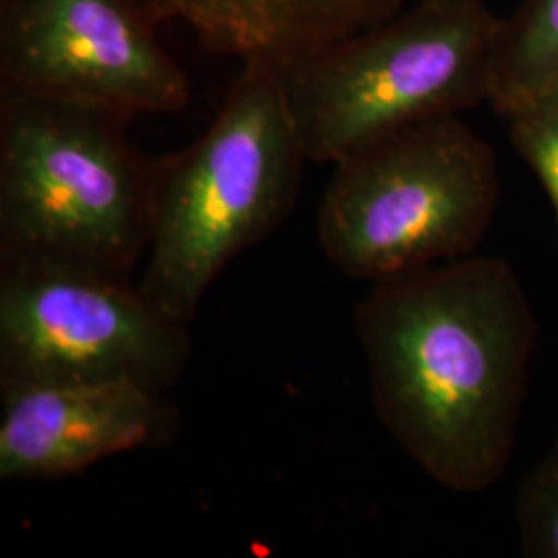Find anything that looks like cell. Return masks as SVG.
<instances>
[{
    "label": "cell",
    "mask_w": 558,
    "mask_h": 558,
    "mask_svg": "<svg viewBox=\"0 0 558 558\" xmlns=\"http://www.w3.org/2000/svg\"><path fill=\"white\" fill-rule=\"evenodd\" d=\"M354 331L401 451L451 493L493 488L515 449L538 336L515 269L468 255L373 283Z\"/></svg>",
    "instance_id": "obj_1"
},
{
    "label": "cell",
    "mask_w": 558,
    "mask_h": 558,
    "mask_svg": "<svg viewBox=\"0 0 558 558\" xmlns=\"http://www.w3.org/2000/svg\"><path fill=\"white\" fill-rule=\"evenodd\" d=\"M306 161L278 69L242 62L199 140L154 158L143 294L191 325L226 267L290 216Z\"/></svg>",
    "instance_id": "obj_2"
},
{
    "label": "cell",
    "mask_w": 558,
    "mask_h": 558,
    "mask_svg": "<svg viewBox=\"0 0 558 558\" xmlns=\"http://www.w3.org/2000/svg\"><path fill=\"white\" fill-rule=\"evenodd\" d=\"M131 120L0 94V260L133 276L149 242L154 158L133 145Z\"/></svg>",
    "instance_id": "obj_3"
},
{
    "label": "cell",
    "mask_w": 558,
    "mask_h": 558,
    "mask_svg": "<svg viewBox=\"0 0 558 558\" xmlns=\"http://www.w3.org/2000/svg\"><path fill=\"white\" fill-rule=\"evenodd\" d=\"M502 17L418 0L278 69L311 163H338L424 120L488 101Z\"/></svg>",
    "instance_id": "obj_4"
},
{
    "label": "cell",
    "mask_w": 558,
    "mask_h": 558,
    "mask_svg": "<svg viewBox=\"0 0 558 558\" xmlns=\"http://www.w3.org/2000/svg\"><path fill=\"white\" fill-rule=\"evenodd\" d=\"M493 147L459 114L424 120L333 163L320 197V253L379 283L472 255L499 207Z\"/></svg>",
    "instance_id": "obj_5"
},
{
    "label": "cell",
    "mask_w": 558,
    "mask_h": 558,
    "mask_svg": "<svg viewBox=\"0 0 558 558\" xmlns=\"http://www.w3.org/2000/svg\"><path fill=\"white\" fill-rule=\"evenodd\" d=\"M133 276L0 260V383L135 380L166 391L193 354Z\"/></svg>",
    "instance_id": "obj_6"
},
{
    "label": "cell",
    "mask_w": 558,
    "mask_h": 558,
    "mask_svg": "<svg viewBox=\"0 0 558 558\" xmlns=\"http://www.w3.org/2000/svg\"><path fill=\"white\" fill-rule=\"evenodd\" d=\"M145 0H0V94L77 101L135 119L174 114L191 83Z\"/></svg>",
    "instance_id": "obj_7"
},
{
    "label": "cell",
    "mask_w": 558,
    "mask_h": 558,
    "mask_svg": "<svg viewBox=\"0 0 558 558\" xmlns=\"http://www.w3.org/2000/svg\"><path fill=\"white\" fill-rule=\"evenodd\" d=\"M163 393L135 380L0 383V480L66 478L166 447L180 418Z\"/></svg>",
    "instance_id": "obj_8"
},
{
    "label": "cell",
    "mask_w": 558,
    "mask_h": 558,
    "mask_svg": "<svg viewBox=\"0 0 558 558\" xmlns=\"http://www.w3.org/2000/svg\"><path fill=\"white\" fill-rule=\"evenodd\" d=\"M161 21L186 25L207 52L283 69L389 20L405 0H145Z\"/></svg>",
    "instance_id": "obj_9"
},
{
    "label": "cell",
    "mask_w": 558,
    "mask_h": 558,
    "mask_svg": "<svg viewBox=\"0 0 558 558\" xmlns=\"http://www.w3.org/2000/svg\"><path fill=\"white\" fill-rule=\"evenodd\" d=\"M553 89H558V0H525L500 23L488 104L502 117Z\"/></svg>",
    "instance_id": "obj_10"
},
{
    "label": "cell",
    "mask_w": 558,
    "mask_h": 558,
    "mask_svg": "<svg viewBox=\"0 0 558 558\" xmlns=\"http://www.w3.org/2000/svg\"><path fill=\"white\" fill-rule=\"evenodd\" d=\"M519 158L536 174L558 226V89L502 114Z\"/></svg>",
    "instance_id": "obj_11"
},
{
    "label": "cell",
    "mask_w": 558,
    "mask_h": 558,
    "mask_svg": "<svg viewBox=\"0 0 558 558\" xmlns=\"http://www.w3.org/2000/svg\"><path fill=\"white\" fill-rule=\"evenodd\" d=\"M515 523L523 555L558 558V437L519 486Z\"/></svg>",
    "instance_id": "obj_12"
},
{
    "label": "cell",
    "mask_w": 558,
    "mask_h": 558,
    "mask_svg": "<svg viewBox=\"0 0 558 558\" xmlns=\"http://www.w3.org/2000/svg\"><path fill=\"white\" fill-rule=\"evenodd\" d=\"M422 2H435L447 7H486L488 0H422Z\"/></svg>",
    "instance_id": "obj_13"
}]
</instances>
